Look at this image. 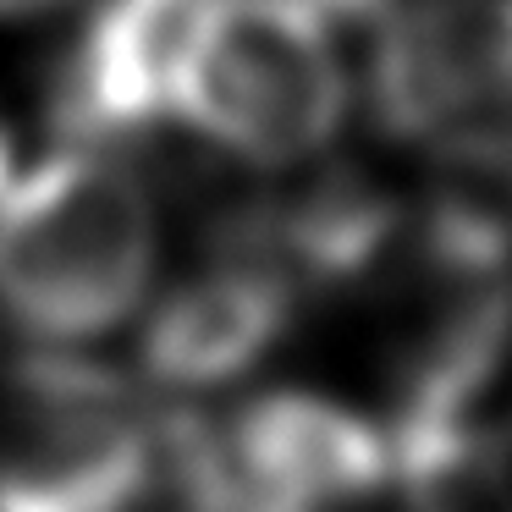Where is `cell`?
<instances>
[{
    "label": "cell",
    "mask_w": 512,
    "mask_h": 512,
    "mask_svg": "<svg viewBox=\"0 0 512 512\" xmlns=\"http://www.w3.org/2000/svg\"><path fill=\"white\" fill-rule=\"evenodd\" d=\"M391 138L452 166H512V0H402L369 61Z\"/></svg>",
    "instance_id": "6"
},
{
    "label": "cell",
    "mask_w": 512,
    "mask_h": 512,
    "mask_svg": "<svg viewBox=\"0 0 512 512\" xmlns=\"http://www.w3.org/2000/svg\"><path fill=\"white\" fill-rule=\"evenodd\" d=\"M160 254L149 188L67 144L0 193V314L34 342H89L133 320Z\"/></svg>",
    "instance_id": "2"
},
{
    "label": "cell",
    "mask_w": 512,
    "mask_h": 512,
    "mask_svg": "<svg viewBox=\"0 0 512 512\" xmlns=\"http://www.w3.org/2000/svg\"><path fill=\"white\" fill-rule=\"evenodd\" d=\"M479 463H485V479L496 490L501 512H512V413L490 430H479Z\"/></svg>",
    "instance_id": "10"
},
{
    "label": "cell",
    "mask_w": 512,
    "mask_h": 512,
    "mask_svg": "<svg viewBox=\"0 0 512 512\" xmlns=\"http://www.w3.org/2000/svg\"><path fill=\"white\" fill-rule=\"evenodd\" d=\"M402 226L408 221L380 182L358 177V171H325L309 188L287 193L281 204H265V210L232 221L226 243L265 254L309 292L375 276L397 248Z\"/></svg>",
    "instance_id": "9"
},
{
    "label": "cell",
    "mask_w": 512,
    "mask_h": 512,
    "mask_svg": "<svg viewBox=\"0 0 512 512\" xmlns=\"http://www.w3.org/2000/svg\"><path fill=\"white\" fill-rule=\"evenodd\" d=\"M160 474V413L83 353L0 375V512H133Z\"/></svg>",
    "instance_id": "5"
},
{
    "label": "cell",
    "mask_w": 512,
    "mask_h": 512,
    "mask_svg": "<svg viewBox=\"0 0 512 512\" xmlns=\"http://www.w3.org/2000/svg\"><path fill=\"white\" fill-rule=\"evenodd\" d=\"M347 67L314 0H199L171 61V116L248 166H298L336 138Z\"/></svg>",
    "instance_id": "3"
},
{
    "label": "cell",
    "mask_w": 512,
    "mask_h": 512,
    "mask_svg": "<svg viewBox=\"0 0 512 512\" xmlns=\"http://www.w3.org/2000/svg\"><path fill=\"white\" fill-rule=\"evenodd\" d=\"M39 6H56V0H0V17H17V12H39Z\"/></svg>",
    "instance_id": "12"
},
{
    "label": "cell",
    "mask_w": 512,
    "mask_h": 512,
    "mask_svg": "<svg viewBox=\"0 0 512 512\" xmlns=\"http://www.w3.org/2000/svg\"><path fill=\"white\" fill-rule=\"evenodd\" d=\"M6 182H12V133L0 127V193H6Z\"/></svg>",
    "instance_id": "11"
},
{
    "label": "cell",
    "mask_w": 512,
    "mask_h": 512,
    "mask_svg": "<svg viewBox=\"0 0 512 512\" xmlns=\"http://www.w3.org/2000/svg\"><path fill=\"white\" fill-rule=\"evenodd\" d=\"M303 287L254 248L226 243L160 298L144 325V375L166 397H210L287 336Z\"/></svg>",
    "instance_id": "7"
},
{
    "label": "cell",
    "mask_w": 512,
    "mask_h": 512,
    "mask_svg": "<svg viewBox=\"0 0 512 512\" xmlns=\"http://www.w3.org/2000/svg\"><path fill=\"white\" fill-rule=\"evenodd\" d=\"M199 0H100L50 78V122L67 144L111 149L171 116V61Z\"/></svg>",
    "instance_id": "8"
},
{
    "label": "cell",
    "mask_w": 512,
    "mask_h": 512,
    "mask_svg": "<svg viewBox=\"0 0 512 512\" xmlns=\"http://www.w3.org/2000/svg\"><path fill=\"white\" fill-rule=\"evenodd\" d=\"M160 468L188 512H369L391 490L380 424L320 391L160 413Z\"/></svg>",
    "instance_id": "4"
},
{
    "label": "cell",
    "mask_w": 512,
    "mask_h": 512,
    "mask_svg": "<svg viewBox=\"0 0 512 512\" xmlns=\"http://www.w3.org/2000/svg\"><path fill=\"white\" fill-rule=\"evenodd\" d=\"M386 265L375 424L397 479V468L479 435V402L512 353V232L479 204L441 199L402 226Z\"/></svg>",
    "instance_id": "1"
}]
</instances>
